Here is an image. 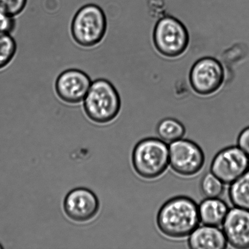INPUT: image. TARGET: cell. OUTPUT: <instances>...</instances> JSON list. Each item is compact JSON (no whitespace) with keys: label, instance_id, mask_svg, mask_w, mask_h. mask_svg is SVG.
Returning a JSON list of instances; mask_svg holds the SVG:
<instances>
[{"label":"cell","instance_id":"obj_1","mask_svg":"<svg viewBox=\"0 0 249 249\" xmlns=\"http://www.w3.org/2000/svg\"><path fill=\"white\" fill-rule=\"evenodd\" d=\"M198 206L189 197L179 196L168 200L159 211L156 223L163 235L172 239L189 236L199 226Z\"/></svg>","mask_w":249,"mask_h":249},{"label":"cell","instance_id":"obj_2","mask_svg":"<svg viewBox=\"0 0 249 249\" xmlns=\"http://www.w3.org/2000/svg\"><path fill=\"white\" fill-rule=\"evenodd\" d=\"M83 101L85 113L94 123H110L120 113V95L114 85L107 79H98L92 82Z\"/></svg>","mask_w":249,"mask_h":249},{"label":"cell","instance_id":"obj_3","mask_svg":"<svg viewBox=\"0 0 249 249\" xmlns=\"http://www.w3.org/2000/svg\"><path fill=\"white\" fill-rule=\"evenodd\" d=\"M131 159L139 177L155 179L166 172L169 165V147L160 139H143L134 146Z\"/></svg>","mask_w":249,"mask_h":249},{"label":"cell","instance_id":"obj_4","mask_svg":"<svg viewBox=\"0 0 249 249\" xmlns=\"http://www.w3.org/2000/svg\"><path fill=\"white\" fill-rule=\"evenodd\" d=\"M108 23L104 10L98 5L88 4L80 7L73 17L71 34L78 45L95 47L106 35Z\"/></svg>","mask_w":249,"mask_h":249},{"label":"cell","instance_id":"obj_5","mask_svg":"<svg viewBox=\"0 0 249 249\" xmlns=\"http://www.w3.org/2000/svg\"><path fill=\"white\" fill-rule=\"evenodd\" d=\"M153 41L156 50L163 57L178 58L189 48V31L179 19L173 16H165L155 24Z\"/></svg>","mask_w":249,"mask_h":249},{"label":"cell","instance_id":"obj_6","mask_svg":"<svg viewBox=\"0 0 249 249\" xmlns=\"http://www.w3.org/2000/svg\"><path fill=\"white\" fill-rule=\"evenodd\" d=\"M225 80V71L216 58H199L190 71L189 82L193 91L201 96H210L219 91Z\"/></svg>","mask_w":249,"mask_h":249},{"label":"cell","instance_id":"obj_7","mask_svg":"<svg viewBox=\"0 0 249 249\" xmlns=\"http://www.w3.org/2000/svg\"><path fill=\"white\" fill-rule=\"evenodd\" d=\"M204 163V151L195 142L180 139L171 143L169 164L178 175L185 177L196 175L203 168Z\"/></svg>","mask_w":249,"mask_h":249},{"label":"cell","instance_id":"obj_8","mask_svg":"<svg viewBox=\"0 0 249 249\" xmlns=\"http://www.w3.org/2000/svg\"><path fill=\"white\" fill-rule=\"evenodd\" d=\"M249 168V157L239 146L219 151L212 160L211 173L224 184H231Z\"/></svg>","mask_w":249,"mask_h":249},{"label":"cell","instance_id":"obj_9","mask_svg":"<svg viewBox=\"0 0 249 249\" xmlns=\"http://www.w3.org/2000/svg\"><path fill=\"white\" fill-rule=\"evenodd\" d=\"M99 207L96 195L84 187L72 190L63 202V208L68 218L79 223H85L93 219L98 213Z\"/></svg>","mask_w":249,"mask_h":249},{"label":"cell","instance_id":"obj_10","mask_svg":"<svg viewBox=\"0 0 249 249\" xmlns=\"http://www.w3.org/2000/svg\"><path fill=\"white\" fill-rule=\"evenodd\" d=\"M91 83V78L83 71L67 70L56 79V94L65 103L79 104L84 101Z\"/></svg>","mask_w":249,"mask_h":249},{"label":"cell","instance_id":"obj_11","mask_svg":"<svg viewBox=\"0 0 249 249\" xmlns=\"http://www.w3.org/2000/svg\"><path fill=\"white\" fill-rule=\"evenodd\" d=\"M223 232L231 247L249 249V211L235 208L229 210L223 222Z\"/></svg>","mask_w":249,"mask_h":249},{"label":"cell","instance_id":"obj_12","mask_svg":"<svg viewBox=\"0 0 249 249\" xmlns=\"http://www.w3.org/2000/svg\"><path fill=\"white\" fill-rule=\"evenodd\" d=\"M188 246L192 249H224L228 246L225 235L218 227H197L189 235Z\"/></svg>","mask_w":249,"mask_h":249},{"label":"cell","instance_id":"obj_13","mask_svg":"<svg viewBox=\"0 0 249 249\" xmlns=\"http://www.w3.org/2000/svg\"><path fill=\"white\" fill-rule=\"evenodd\" d=\"M198 209L200 221L202 224L215 227L223 224L229 212L228 205L219 197L204 199Z\"/></svg>","mask_w":249,"mask_h":249},{"label":"cell","instance_id":"obj_14","mask_svg":"<svg viewBox=\"0 0 249 249\" xmlns=\"http://www.w3.org/2000/svg\"><path fill=\"white\" fill-rule=\"evenodd\" d=\"M229 195L233 206L249 211V168L231 184Z\"/></svg>","mask_w":249,"mask_h":249},{"label":"cell","instance_id":"obj_15","mask_svg":"<svg viewBox=\"0 0 249 249\" xmlns=\"http://www.w3.org/2000/svg\"><path fill=\"white\" fill-rule=\"evenodd\" d=\"M185 131L184 124L177 119L170 118L162 119L156 128V132L161 140L168 143L182 139Z\"/></svg>","mask_w":249,"mask_h":249},{"label":"cell","instance_id":"obj_16","mask_svg":"<svg viewBox=\"0 0 249 249\" xmlns=\"http://www.w3.org/2000/svg\"><path fill=\"white\" fill-rule=\"evenodd\" d=\"M17 51L16 41L11 34L0 33V70L11 63Z\"/></svg>","mask_w":249,"mask_h":249},{"label":"cell","instance_id":"obj_17","mask_svg":"<svg viewBox=\"0 0 249 249\" xmlns=\"http://www.w3.org/2000/svg\"><path fill=\"white\" fill-rule=\"evenodd\" d=\"M200 190L206 198H217L223 194L224 184L213 173H209L202 178Z\"/></svg>","mask_w":249,"mask_h":249},{"label":"cell","instance_id":"obj_18","mask_svg":"<svg viewBox=\"0 0 249 249\" xmlns=\"http://www.w3.org/2000/svg\"><path fill=\"white\" fill-rule=\"evenodd\" d=\"M28 0H0V11L15 17L24 11Z\"/></svg>","mask_w":249,"mask_h":249},{"label":"cell","instance_id":"obj_19","mask_svg":"<svg viewBox=\"0 0 249 249\" xmlns=\"http://www.w3.org/2000/svg\"><path fill=\"white\" fill-rule=\"evenodd\" d=\"M16 26L15 17H12L0 11V33L11 34Z\"/></svg>","mask_w":249,"mask_h":249},{"label":"cell","instance_id":"obj_20","mask_svg":"<svg viewBox=\"0 0 249 249\" xmlns=\"http://www.w3.org/2000/svg\"><path fill=\"white\" fill-rule=\"evenodd\" d=\"M238 146L249 157V126L246 127L239 134Z\"/></svg>","mask_w":249,"mask_h":249},{"label":"cell","instance_id":"obj_21","mask_svg":"<svg viewBox=\"0 0 249 249\" xmlns=\"http://www.w3.org/2000/svg\"><path fill=\"white\" fill-rule=\"evenodd\" d=\"M2 249V246H1V245H0V249Z\"/></svg>","mask_w":249,"mask_h":249}]
</instances>
